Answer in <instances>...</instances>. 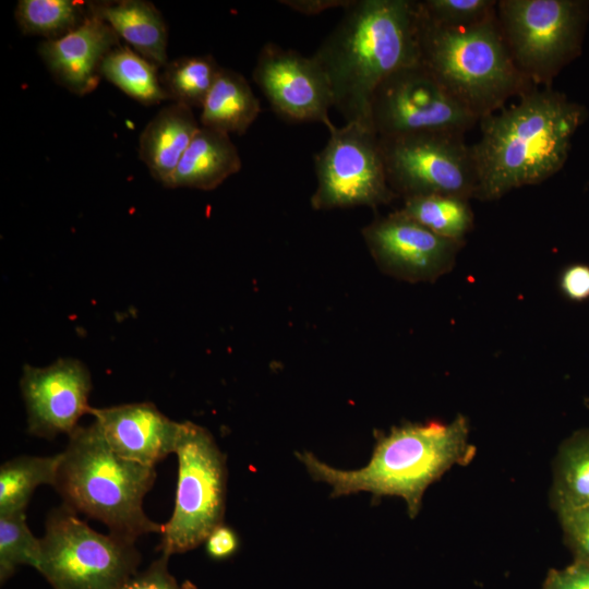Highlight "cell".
I'll list each match as a JSON object with an SVG mask.
<instances>
[{"label":"cell","mask_w":589,"mask_h":589,"mask_svg":"<svg viewBox=\"0 0 589 589\" xmlns=\"http://www.w3.org/2000/svg\"><path fill=\"white\" fill-rule=\"evenodd\" d=\"M586 108L549 87L526 92L480 123L471 146L478 173L474 199L498 200L513 189L543 182L566 163Z\"/></svg>","instance_id":"6da1fadb"},{"label":"cell","mask_w":589,"mask_h":589,"mask_svg":"<svg viewBox=\"0 0 589 589\" xmlns=\"http://www.w3.org/2000/svg\"><path fill=\"white\" fill-rule=\"evenodd\" d=\"M344 11L312 57L346 122L371 125L376 87L395 71L420 62L417 1L351 0Z\"/></svg>","instance_id":"7a4b0ae2"},{"label":"cell","mask_w":589,"mask_h":589,"mask_svg":"<svg viewBox=\"0 0 589 589\" xmlns=\"http://www.w3.org/2000/svg\"><path fill=\"white\" fill-rule=\"evenodd\" d=\"M473 455L468 422L458 416L449 423L430 421L394 426L377 436L371 459L360 469L334 468L310 452L298 453L297 457L314 480L332 486V496L358 492L399 496L413 518L428 486L453 466L469 462Z\"/></svg>","instance_id":"3957f363"},{"label":"cell","mask_w":589,"mask_h":589,"mask_svg":"<svg viewBox=\"0 0 589 589\" xmlns=\"http://www.w3.org/2000/svg\"><path fill=\"white\" fill-rule=\"evenodd\" d=\"M417 10L420 62L479 121L502 109L509 98L533 88L516 67L496 15L479 24L450 27L428 19L418 1Z\"/></svg>","instance_id":"277c9868"},{"label":"cell","mask_w":589,"mask_h":589,"mask_svg":"<svg viewBox=\"0 0 589 589\" xmlns=\"http://www.w3.org/2000/svg\"><path fill=\"white\" fill-rule=\"evenodd\" d=\"M156 479L154 467L124 459L104 438L94 421L77 426L61 453L55 489L74 512L104 522L110 532L135 541L161 533L164 525L148 518L143 500Z\"/></svg>","instance_id":"5b68a950"},{"label":"cell","mask_w":589,"mask_h":589,"mask_svg":"<svg viewBox=\"0 0 589 589\" xmlns=\"http://www.w3.org/2000/svg\"><path fill=\"white\" fill-rule=\"evenodd\" d=\"M134 543L97 532L64 504L48 516L36 569L53 589H120L136 574Z\"/></svg>","instance_id":"8992f818"},{"label":"cell","mask_w":589,"mask_h":589,"mask_svg":"<svg viewBox=\"0 0 589 589\" xmlns=\"http://www.w3.org/2000/svg\"><path fill=\"white\" fill-rule=\"evenodd\" d=\"M497 23L519 71L549 87L581 50L589 17L582 0H500Z\"/></svg>","instance_id":"52a82bcc"},{"label":"cell","mask_w":589,"mask_h":589,"mask_svg":"<svg viewBox=\"0 0 589 589\" xmlns=\"http://www.w3.org/2000/svg\"><path fill=\"white\" fill-rule=\"evenodd\" d=\"M175 454V508L164 525L159 545L167 556L195 549L223 525L227 492L226 458L207 429L181 422Z\"/></svg>","instance_id":"ba28073f"},{"label":"cell","mask_w":589,"mask_h":589,"mask_svg":"<svg viewBox=\"0 0 589 589\" xmlns=\"http://www.w3.org/2000/svg\"><path fill=\"white\" fill-rule=\"evenodd\" d=\"M328 132L326 145L314 156L312 208H374L397 197L387 181L380 136L370 124L351 121Z\"/></svg>","instance_id":"9c48e42d"},{"label":"cell","mask_w":589,"mask_h":589,"mask_svg":"<svg viewBox=\"0 0 589 589\" xmlns=\"http://www.w3.org/2000/svg\"><path fill=\"white\" fill-rule=\"evenodd\" d=\"M380 141L387 181L397 197L441 194L474 199L477 167L464 134L421 132Z\"/></svg>","instance_id":"30bf717a"},{"label":"cell","mask_w":589,"mask_h":589,"mask_svg":"<svg viewBox=\"0 0 589 589\" xmlns=\"http://www.w3.org/2000/svg\"><path fill=\"white\" fill-rule=\"evenodd\" d=\"M370 122L380 137L421 132L465 134L479 120L421 63L387 76L374 91Z\"/></svg>","instance_id":"8fae6325"},{"label":"cell","mask_w":589,"mask_h":589,"mask_svg":"<svg viewBox=\"0 0 589 589\" xmlns=\"http://www.w3.org/2000/svg\"><path fill=\"white\" fill-rule=\"evenodd\" d=\"M378 268L409 283H432L455 265L462 241L441 237L400 209L378 217L362 229Z\"/></svg>","instance_id":"7c38bea8"},{"label":"cell","mask_w":589,"mask_h":589,"mask_svg":"<svg viewBox=\"0 0 589 589\" xmlns=\"http://www.w3.org/2000/svg\"><path fill=\"white\" fill-rule=\"evenodd\" d=\"M253 80L284 119L321 122L327 130L334 127L328 117L334 107L333 93L313 57L267 43L257 55Z\"/></svg>","instance_id":"4fadbf2b"},{"label":"cell","mask_w":589,"mask_h":589,"mask_svg":"<svg viewBox=\"0 0 589 589\" xmlns=\"http://www.w3.org/2000/svg\"><path fill=\"white\" fill-rule=\"evenodd\" d=\"M21 393L33 435L53 438L70 435L80 418L89 413L92 377L87 366L74 358H59L47 366H23Z\"/></svg>","instance_id":"5bb4252c"},{"label":"cell","mask_w":589,"mask_h":589,"mask_svg":"<svg viewBox=\"0 0 589 589\" xmlns=\"http://www.w3.org/2000/svg\"><path fill=\"white\" fill-rule=\"evenodd\" d=\"M110 448L120 457L154 467L175 454L181 422L165 416L152 402H131L91 408Z\"/></svg>","instance_id":"9a60e30c"},{"label":"cell","mask_w":589,"mask_h":589,"mask_svg":"<svg viewBox=\"0 0 589 589\" xmlns=\"http://www.w3.org/2000/svg\"><path fill=\"white\" fill-rule=\"evenodd\" d=\"M112 27L88 7L86 20L56 40H45L38 52L55 81L73 94L92 93L101 76L108 53L120 45Z\"/></svg>","instance_id":"2e32d148"},{"label":"cell","mask_w":589,"mask_h":589,"mask_svg":"<svg viewBox=\"0 0 589 589\" xmlns=\"http://www.w3.org/2000/svg\"><path fill=\"white\" fill-rule=\"evenodd\" d=\"M199 130L192 108L172 103L159 110L142 131L140 159L164 187Z\"/></svg>","instance_id":"e0dca14e"},{"label":"cell","mask_w":589,"mask_h":589,"mask_svg":"<svg viewBox=\"0 0 589 589\" xmlns=\"http://www.w3.org/2000/svg\"><path fill=\"white\" fill-rule=\"evenodd\" d=\"M241 166L239 152L228 134L200 127L166 188L214 190L240 171Z\"/></svg>","instance_id":"ac0fdd59"},{"label":"cell","mask_w":589,"mask_h":589,"mask_svg":"<svg viewBox=\"0 0 589 589\" xmlns=\"http://www.w3.org/2000/svg\"><path fill=\"white\" fill-rule=\"evenodd\" d=\"M88 7L137 53L158 67L164 68L169 62L166 22L160 11L152 2L145 0L88 2Z\"/></svg>","instance_id":"d6986e66"},{"label":"cell","mask_w":589,"mask_h":589,"mask_svg":"<svg viewBox=\"0 0 589 589\" xmlns=\"http://www.w3.org/2000/svg\"><path fill=\"white\" fill-rule=\"evenodd\" d=\"M201 109L202 127L243 135L257 118L261 105L241 73L221 67Z\"/></svg>","instance_id":"ffe728a7"},{"label":"cell","mask_w":589,"mask_h":589,"mask_svg":"<svg viewBox=\"0 0 589 589\" xmlns=\"http://www.w3.org/2000/svg\"><path fill=\"white\" fill-rule=\"evenodd\" d=\"M158 68L129 46L119 45L105 58L101 75L136 101L151 106L168 99Z\"/></svg>","instance_id":"44dd1931"},{"label":"cell","mask_w":589,"mask_h":589,"mask_svg":"<svg viewBox=\"0 0 589 589\" xmlns=\"http://www.w3.org/2000/svg\"><path fill=\"white\" fill-rule=\"evenodd\" d=\"M552 502L557 513L589 505V430L577 432L561 446Z\"/></svg>","instance_id":"7402d4cb"},{"label":"cell","mask_w":589,"mask_h":589,"mask_svg":"<svg viewBox=\"0 0 589 589\" xmlns=\"http://www.w3.org/2000/svg\"><path fill=\"white\" fill-rule=\"evenodd\" d=\"M61 453L53 456H19L0 467V515L25 510L40 484L55 485Z\"/></svg>","instance_id":"603a6c76"},{"label":"cell","mask_w":589,"mask_h":589,"mask_svg":"<svg viewBox=\"0 0 589 589\" xmlns=\"http://www.w3.org/2000/svg\"><path fill=\"white\" fill-rule=\"evenodd\" d=\"M400 211L434 233L464 241L473 226L469 200L441 194L412 196L404 200Z\"/></svg>","instance_id":"cb8c5ba5"},{"label":"cell","mask_w":589,"mask_h":589,"mask_svg":"<svg viewBox=\"0 0 589 589\" xmlns=\"http://www.w3.org/2000/svg\"><path fill=\"white\" fill-rule=\"evenodd\" d=\"M220 69L211 55L183 56L164 67L160 83L172 103L202 108Z\"/></svg>","instance_id":"d4e9b609"},{"label":"cell","mask_w":589,"mask_h":589,"mask_svg":"<svg viewBox=\"0 0 589 589\" xmlns=\"http://www.w3.org/2000/svg\"><path fill=\"white\" fill-rule=\"evenodd\" d=\"M88 15V2L76 0H20L14 16L21 31L59 39L77 28Z\"/></svg>","instance_id":"484cf974"},{"label":"cell","mask_w":589,"mask_h":589,"mask_svg":"<svg viewBox=\"0 0 589 589\" xmlns=\"http://www.w3.org/2000/svg\"><path fill=\"white\" fill-rule=\"evenodd\" d=\"M40 557V539L26 524L25 510L0 515V580L7 581L21 565L35 569Z\"/></svg>","instance_id":"4316f807"},{"label":"cell","mask_w":589,"mask_h":589,"mask_svg":"<svg viewBox=\"0 0 589 589\" xmlns=\"http://www.w3.org/2000/svg\"><path fill=\"white\" fill-rule=\"evenodd\" d=\"M494 0H424L420 11L431 21L450 27L479 24L496 15Z\"/></svg>","instance_id":"83f0119b"},{"label":"cell","mask_w":589,"mask_h":589,"mask_svg":"<svg viewBox=\"0 0 589 589\" xmlns=\"http://www.w3.org/2000/svg\"><path fill=\"white\" fill-rule=\"evenodd\" d=\"M557 514L575 560L589 564V505Z\"/></svg>","instance_id":"f1b7e54d"},{"label":"cell","mask_w":589,"mask_h":589,"mask_svg":"<svg viewBox=\"0 0 589 589\" xmlns=\"http://www.w3.org/2000/svg\"><path fill=\"white\" fill-rule=\"evenodd\" d=\"M169 556L154 561L145 570L133 575L120 589H197L192 582L179 584L168 572Z\"/></svg>","instance_id":"f546056e"},{"label":"cell","mask_w":589,"mask_h":589,"mask_svg":"<svg viewBox=\"0 0 589 589\" xmlns=\"http://www.w3.org/2000/svg\"><path fill=\"white\" fill-rule=\"evenodd\" d=\"M541 589H589V564L574 561L561 569H550Z\"/></svg>","instance_id":"4dcf8cb0"},{"label":"cell","mask_w":589,"mask_h":589,"mask_svg":"<svg viewBox=\"0 0 589 589\" xmlns=\"http://www.w3.org/2000/svg\"><path fill=\"white\" fill-rule=\"evenodd\" d=\"M560 286L564 294L573 301H584L589 298V266L574 264L564 269Z\"/></svg>","instance_id":"1f68e13d"},{"label":"cell","mask_w":589,"mask_h":589,"mask_svg":"<svg viewBox=\"0 0 589 589\" xmlns=\"http://www.w3.org/2000/svg\"><path fill=\"white\" fill-rule=\"evenodd\" d=\"M238 546V539L233 530L220 525L212 531L206 539V549L213 558L229 557Z\"/></svg>","instance_id":"d6a6232c"},{"label":"cell","mask_w":589,"mask_h":589,"mask_svg":"<svg viewBox=\"0 0 589 589\" xmlns=\"http://www.w3.org/2000/svg\"><path fill=\"white\" fill-rule=\"evenodd\" d=\"M351 0H284L279 1L286 7L305 15L318 14L333 8L345 9Z\"/></svg>","instance_id":"836d02e7"}]
</instances>
